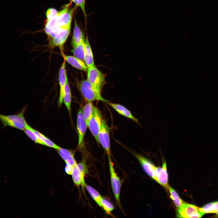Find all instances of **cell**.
I'll list each match as a JSON object with an SVG mask.
<instances>
[{"label":"cell","instance_id":"1","mask_svg":"<svg viewBox=\"0 0 218 218\" xmlns=\"http://www.w3.org/2000/svg\"><path fill=\"white\" fill-rule=\"evenodd\" d=\"M26 107L25 106L19 113L15 114L6 115L0 113V121L3 128L8 126L22 130L25 129L28 125L24 117Z\"/></svg>","mask_w":218,"mask_h":218},{"label":"cell","instance_id":"2","mask_svg":"<svg viewBox=\"0 0 218 218\" xmlns=\"http://www.w3.org/2000/svg\"><path fill=\"white\" fill-rule=\"evenodd\" d=\"M78 88L83 98L87 101H101L107 103L108 102L102 97L101 92L92 86L87 79L81 81Z\"/></svg>","mask_w":218,"mask_h":218},{"label":"cell","instance_id":"3","mask_svg":"<svg viewBox=\"0 0 218 218\" xmlns=\"http://www.w3.org/2000/svg\"><path fill=\"white\" fill-rule=\"evenodd\" d=\"M87 80L94 88L101 92L106 84L105 75L95 66L88 68Z\"/></svg>","mask_w":218,"mask_h":218},{"label":"cell","instance_id":"4","mask_svg":"<svg viewBox=\"0 0 218 218\" xmlns=\"http://www.w3.org/2000/svg\"><path fill=\"white\" fill-rule=\"evenodd\" d=\"M103 119L101 112L94 106L92 115L88 123L87 126L98 144V134Z\"/></svg>","mask_w":218,"mask_h":218},{"label":"cell","instance_id":"5","mask_svg":"<svg viewBox=\"0 0 218 218\" xmlns=\"http://www.w3.org/2000/svg\"><path fill=\"white\" fill-rule=\"evenodd\" d=\"M108 160L111 187L116 203L119 207L121 208L120 194L121 186V181L115 171L111 158H109Z\"/></svg>","mask_w":218,"mask_h":218},{"label":"cell","instance_id":"6","mask_svg":"<svg viewBox=\"0 0 218 218\" xmlns=\"http://www.w3.org/2000/svg\"><path fill=\"white\" fill-rule=\"evenodd\" d=\"M70 8L65 7L58 12L54 18L56 25L60 29L65 28L71 25L73 16L76 7Z\"/></svg>","mask_w":218,"mask_h":218},{"label":"cell","instance_id":"7","mask_svg":"<svg viewBox=\"0 0 218 218\" xmlns=\"http://www.w3.org/2000/svg\"><path fill=\"white\" fill-rule=\"evenodd\" d=\"M110 132V128L103 119L98 134V140L99 144L106 151L108 158L111 157V155Z\"/></svg>","mask_w":218,"mask_h":218},{"label":"cell","instance_id":"8","mask_svg":"<svg viewBox=\"0 0 218 218\" xmlns=\"http://www.w3.org/2000/svg\"><path fill=\"white\" fill-rule=\"evenodd\" d=\"M88 172L87 165L84 161L77 164L74 166L71 175L73 181L76 186H85L84 177Z\"/></svg>","mask_w":218,"mask_h":218},{"label":"cell","instance_id":"9","mask_svg":"<svg viewBox=\"0 0 218 218\" xmlns=\"http://www.w3.org/2000/svg\"><path fill=\"white\" fill-rule=\"evenodd\" d=\"M204 213L199 208L190 204L184 203L177 210V217L180 218H200Z\"/></svg>","mask_w":218,"mask_h":218},{"label":"cell","instance_id":"10","mask_svg":"<svg viewBox=\"0 0 218 218\" xmlns=\"http://www.w3.org/2000/svg\"><path fill=\"white\" fill-rule=\"evenodd\" d=\"M88 126L83 118L82 109H79L77 116V129L78 137V146L81 148L84 144L85 134Z\"/></svg>","mask_w":218,"mask_h":218},{"label":"cell","instance_id":"11","mask_svg":"<svg viewBox=\"0 0 218 218\" xmlns=\"http://www.w3.org/2000/svg\"><path fill=\"white\" fill-rule=\"evenodd\" d=\"M65 61L64 60L60 69L58 79L60 86V94L58 101V107H59L63 102L64 88L66 83L68 81L65 69Z\"/></svg>","mask_w":218,"mask_h":218},{"label":"cell","instance_id":"12","mask_svg":"<svg viewBox=\"0 0 218 218\" xmlns=\"http://www.w3.org/2000/svg\"><path fill=\"white\" fill-rule=\"evenodd\" d=\"M134 155L147 174L157 182L155 174V170L156 167L144 157L137 154H135Z\"/></svg>","mask_w":218,"mask_h":218},{"label":"cell","instance_id":"13","mask_svg":"<svg viewBox=\"0 0 218 218\" xmlns=\"http://www.w3.org/2000/svg\"><path fill=\"white\" fill-rule=\"evenodd\" d=\"M71 27V25L62 28L52 39L51 43L53 47L63 46L69 35Z\"/></svg>","mask_w":218,"mask_h":218},{"label":"cell","instance_id":"14","mask_svg":"<svg viewBox=\"0 0 218 218\" xmlns=\"http://www.w3.org/2000/svg\"><path fill=\"white\" fill-rule=\"evenodd\" d=\"M155 174L157 182L163 187L167 188L168 176L166 163L164 161L162 167H156Z\"/></svg>","mask_w":218,"mask_h":218},{"label":"cell","instance_id":"15","mask_svg":"<svg viewBox=\"0 0 218 218\" xmlns=\"http://www.w3.org/2000/svg\"><path fill=\"white\" fill-rule=\"evenodd\" d=\"M84 62L87 68L95 66L92 50L87 36L86 37L84 43Z\"/></svg>","mask_w":218,"mask_h":218},{"label":"cell","instance_id":"16","mask_svg":"<svg viewBox=\"0 0 218 218\" xmlns=\"http://www.w3.org/2000/svg\"><path fill=\"white\" fill-rule=\"evenodd\" d=\"M107 104L114 109L119 114L133 120L140 125V124L138 122V120L132 114L129 110L124 106L119 104L112 103L109 102H108Z\"/></svg>","mask_w":218,"mask_h":218},{"label":"cell","instance_id":"17","mask_svg":"<svg viewBox=\"0 0 218 218\" xmlns=\"http://www.w3.org/2000/svg\"><path fill=\"white\" fill-rule=\"evenodd\" d=\"M57 150L59 154L66 164L74 166L77 164L72 151L61 147Z\"/></svg>","mask_w":218,"mask_h":218},{"label":"cell","instance_id":"18","mask_svg":"<svg viewBox=\"0 0 218 218\" xmlns=\"http://www.w3.org/2000/svg\"><path fill=\"white\" fill-rule=\"evenodd\" d=\"M65 60L74 68L84 71H87L85 62L75 56L64 55Z\"/></svg>","mask_w":218,"mask_h":218},{"label":"cell","instance_id":"19","mask_svg":"<svg viewBox=\"0 0 218 218\" xmlns=\"http://www.w3.org/2000/svg\"><path fill=\"white\" fill-rule=\"evenodd\" d=\"M74 27L72 40V45L73 47L85 41L84 35L77 24L75 19H74Z\"/></svg>","mask_w":218,"mask_h":218},{"label":"cell","instance_id":"20","mask_svg":"<svg viewBox=\"0 0 218 218\" xmlns=\"http://www.w3.org/2000/svg\"><path fill=\"white\" fill-rule=\"evenodd\" d=\"M71 91L68 81H67L64 87L63 102H64L70 114H71Z\"/></svg>","mask_w":218,"mask_h":218},{"label":"cell","instance_id":"21","mask_svg":"<svg viewBox=\"0 0 218 218\" xmlns=\"http://www.w3.org/2000/svg\"><path fill=\"white\" fill-rule=\"evenodd\" d=\"M94 107L92 101H88L82 109L83 116L87 125L92 115Z\"/></svg>","mask_w":218,"mask_h":218},{"label":"cell","instance_id":"22","mask_svg":"<svg viewBox=\"0 0 218 218\" xmlns=\"http://www.w3.org/2000/svg\"><path fill=\"white\" fill-rule=\"evenodd\" d=\"M84 43L85 41L73 47V49L72 50L74 56L84 62Z\"/></svg>","mask_w":218,"mask_h":218},{"label":"cell","instance_id":"23","mask_svg":"<svg viewBox=\"0 0 218 218\" xmlns=\"http://www.w3.org/2000/svg\"><path fill=\"white\" fill-rule=\"evenodd\" d=\"M31 128L36 134L40 139L45 144L46 146L54 148L57 150L61 147L39 132L31 127Z\"/></svg>","mask_w":218,"mask_h":218},{"label":"cell","instance_id":"24","mask_svg":"<svg viewBox=\"0 0 218 218\" xmlns=\"http://www.w3.org/2000/svg\"><path fill=\"white\" fill-rule=\"evenodd\" d=\"M85 187L91 197L100 207H101V201L102 197L100 194L91 186L85 184Z\"/></svg>","mask_w":218,"mask_h":218},{"label":"cell","instance_id":"25","mask_svg":"<svg viewBox=\"0 0 218 218\" xmlns=\"http://www.w3.org/2000/svg\"><path fill=\"white\" fill-rule=\"evenodd\" d=\"M24 131L25 134L35 143L46 146L45 144L40 139L36 134L31 129V126L28 124Z\"/></svg>","mask_w":218,"mask_h":218},{"label":"cell","instance_id":"26","mask_svg":"<svg viewBox=\"0 0 218 218\" xmlns=\"http://www.w3.org/2000/svg\"><path fill=\"white\" fill-rule=\"evenodd\" d=\"M168 188L170 194V197L172 200L175 206L178 208L181 207L184 202L174 189L170 187H168Z\"/></svg>","mask_w":218,"mask_h":218},{"label":"cell","instance_id":"27","mask_svg":"<svg viewBox=\"0 0 218 218\" xmlns=\"http://www.w3.org/2000/svg\"><path fill=\"white\" fill-rule=\"evenodd\" d=\"M217 201L208 204L202 208H199V210L204 214L209 213H216V210Z\"/></svg>","mask_w":218,"mask_h":218},{"label":"cell","instance_id":"28","mask_svg":"<svg viewBox=\"0 0 218 218\" xmlns=\"http://www.w3.org/2000/svg\"><path fill=\"white\" fill-rule=\"evenodd\" d=\"M101 207H102L106 213L110 214L111 212L114 209L113 205L109 201L105 199L102 198L101 201Z\"/></svg>","mask_w":218,"mask_h":218},{"label":"cell","instance_id":"29","mask_svg":"<svg viewBox=\"0 0 218 218\" xmlns=\"http://www.w3.org/2000/svg\"><path fill=\"white\" fill-rule=\"evenodd\" d=\"M74 3L76 6L79 7L81 9L84 16L86 18V14L85 9L86 0H71Z\"/></svg>","mask_w":218,"mask_h":218},{"label":"cell","instance_id":"30","mask_svg":"<svg viewBox=\"0 0 218 218\" xmlns=\"http://www.w3.org/2000/svg\"><path fill=\"white\" fill-rule=\"evenodd\" d=\"M58 12L53 8H49L46 12V16L47 20H49L54 18L57 15Z\"/></svg>","mask_w":218,"mask_h":218},{"label":"cell","instance_id":"31","mask_svg":"<svg viewBox=\"0 0 218 218\" xmlns=\"http://www.w3.org/2000/svg\"><path fill=\"white\" fill-rule=\"evenodd\" d=\"M74 166L66 164L64 170L65 172L68 175H71Z\"/></svg>","mask_w":218,"mask_h":218},{"label":"cell","instance_id":"32","mask_svg":"<svg viewBox=\"0 0 218 218\" xmlns=\"http://www.w3.org/2000/svg\"><path fill=\"white\" fill-rule=\"evenodd\" d=\"M216 206V210L217 211H218V201H217Z\"/></svg>","mask_w":218,"mask_h":218},{"label":"cell","instance_id":"33","mask_svg":"<svg viewBox=\"0 0 218 218\" xmlns=\"http://www.w3.org/2000/svg\"><path fill=\"white\" fill-rule=\"evenodd\" d=\"M215 213H216L218 215V211H216Z\"/></svg>","mask_w":218,"mask_h":218}]
</instances>
